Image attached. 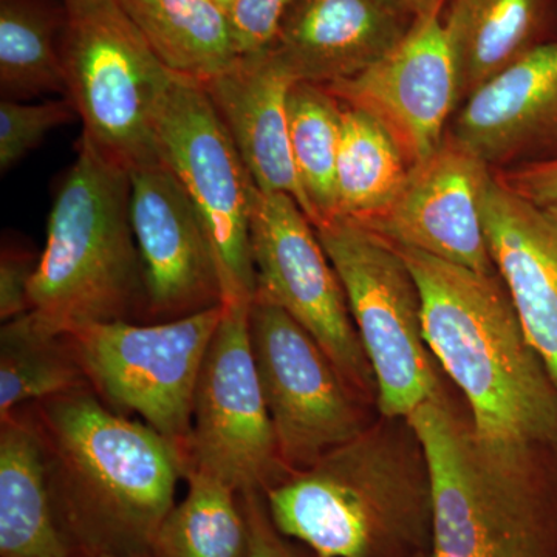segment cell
I'll return each mask as SVG.
<instances>
[{
    "label": "cell",
    "mask_w": 557,
    "mask_h": 557,
    "mask_svg": "<svg viewBox=\"0 0 557 557\" xmlns=\"http://www.w3.org/2000/svg\"><path fill=\"white\" fill-rule=\"evenodd\" d=\"M482 212L498 276L557 386V218L512 193L494 172Z\"/></svg>",
    "instance_id": "obj_18"
},
{
    "label": "cell",
    "mask_w": 557,
    "mask_h": 557,
    "mask_svg": "<svg viewBox=\"0 0 557 557\" xmlns=\"http://www.w3.org/2000/svg\"><path fill=\"white\" fill-rule=\"evenodd\" d=\"M395 421L369 424L270 487L263 496L278 533L314 557H429L431 474L408 421Z\"/></svg>",
    "instance_id": "obj_3"
},
{
    "label": "cell",
    "mask_w": 557,
    "mask_h": 557,
    "mask_svg": "<svg viewBox=\"0 0 557 557\" xmlns=\"http://www.w3.org/2000/svg\"><path fill=\"white\" fill-rule=\"evenodd\" d=\"M448 134L491 171L557 159V40L472 91Z\"/></svg>",
    "instance_id": "obj_16"
},
{
    "label": "cell",
    "mask_w": 557,
    "mask_h": 557,
    "mask_svg": "<svg viewBox=\"0 0 557 557\" xmlns=\"http://www.w3.org/2000/svg\"><path fill=\"white\" fill-rule=\"evenodd\" d=\"M240 497L249 528L248 557H306L274 527L263 493L252 491Z\"/></svg>",
    "instance_id": "obj_32"
},
{
    "label": "cell",
    "mask_w": 557,
    "mask_h": 557,
    "mask_svg": "<svg viewBox=\"0 0 557 557\" xmlns=\"http://www.w3.org/2000/svg\"><path fill=\"white\" fill-rule=\"evenodd\" d=\"M76 116L69 98L27 104L17 100L0 102V170L10 171L49 132Z\"/></svg>",
    "instance_id": "obj_28"
},
{
    "label": "cell",
    "mask_w": 557,
    "mask_h": 557,
    "mask_svg": "<svg viewBox=\"0 0 557 557\" xmlns=\"http://www.w3.org/2000/svg\"><path fill=\"white\" fill-rule=\"evenodd\" d=\"M39 258L22 248H3L0 259V319L3 322L30 311V289Z\"/></svg>",
    "instance_id": "obj_30"
},
{
    "label": "cell",
    "mask_w": 557,
    "mask_h": 557,
    "mask_svg": "<svg viewBox=\"0 0 557 557\" xmlns=\"http://www.w3.org/2000/svg\"><path fill=\"white\" fill-rule=\"evenodd\" d=\"M491 175L485 161L448 134L431 157L410 168L391 205L361 225L397 247L496 274L482 212Z\"/></svg>",
    "instance_id": "obj_15"
},
{
    "label": "cell",
    "mask_w": 557,
    "mask_h": 557,
    "mask_svg": "<svg viewBox=\"0 0 557 557\" xmlns=\"http://www.w3.org/2000/svg\"><path fill=\"white\" fill-rule=\"evenodd\" d=\"M343 110V102L327 87L295 83L289 90V145L313 225L336 215Z\"/></svg>",
    "instance_id": "obj_27"
},
{
    "label": "cell",
    "mask_w": 557,
    "mask_h": 557,
    "mask_svg": "<svg viewBox=\"0 0 557 557\" xmlns=\"http://www.w3.org/2000/svg\"><path fill=\"white\" fill-rule=\"evenodd\" d=\"M314 230L346 293L380 413L408 420L442 394L416 277L394 244L355 220L333 215Z\"/></svg>",
    "instance_id": "obj_5"
},
{
    "label": "cell",
    "mask_w": 557,
    "mask_h": 557,
    "mask_svg": "<svg viewBox=\"0 0 557 557\" xmlns=\"http://www.w3.org/2000/svg\"><path fill=\"white\" fill-rule=\"evenodd\" d=\"M215 2L220 3L223 9L230 11V7L233 5L234 0H215Z\"/></svg>",
    "instance_id": "obj_35"
},
{
    "label": "cell",
    "mask_w": 557,
    "mask_h": 557,
    "mask_svg": "<svg viewBox=\"0 0 557 557\" xmlns=\"http://www.w3.org/2000/svg\"><path fill=\"white\" fill-rule=\"evenodd\" d=\"M161 160L174 172L208 231L225 304L252 302L255 182L199 81L175 76L156 120Z\"/></svg>",
    "instance_id": "obj_9"
},
{
    "label": "cell",
    "mask_w": 557,
    "mask_h": 557,
    "mask_svg": "<svg viewBox=\"0 0 557 557\" xmlns=\"http://www.w3.org/2000/svg\"><path fill=\"white\" fill-rule=\"evenodd\" d=\"M129 214L146 288V322H166L225 304L208 231L163 160L129 170Z\"/></svg>",
    "instance_id": "obj_13"
},
{
    "label": "cell",
    "mask_w": 557,
    "mask_h": 557,
    "mask_svg": "<svg viewBox=\"0 0 557 557\" xmlns=\"http://www.w3.org/2000/svg\"><path fill=\"white\" fill-rule=\"evenodd\" d=\"M401 2L405 3L417 17H421L445 9L448 0H401Z\"/></svg>",
    "instance_id": "obj_33"
},
{
    "label": "cell",
    "mask_w": 557,
    "mask_h": 557,
    "mask_svg": "<svg viewBox=\"0 0 557 557\" xmlns=\"http://www.w3.org/2000/svg\"><path fill=\"white\" fill-rule=\"evenodd\" d=\"M416 21L401 0H293L270 51L296 83L327 87L386 58Z\"/></svg>",
    "instance_id": "obj_17"
},
{
    "label": "cell",
    "mask_w": 557,
    "mask_h": 557,
    "mask_svg": "<svg viewBox=\"0 0 557 557\" xmlns=\"http://www.w3.org/2000/svg\"><path fill=\"white\" fill-rule=\"evenodd\" d=\"M129 170L81 135L47 225L25 317L46 332L146 322V288L129 214Z\"/></svg>",
    "instance_id": "obj_4"
},
{
    "label": "cell",
    "mask_w": 557,
    "mask_h": 557,
    "mask_svg": "<svg viewBox=\"0 0 557 557\" xmlns=\"http://www.w3.org/2000/svg\"><path fill=\"white\" fill-rule=\"evenodd\" d=\"M51 494L30 406L0 418V557H75Z\"/></svg>",
    "instance_id": "obj_20"
},
{
    "label": "cell",
    "mask_w": 557,
    "mask_h": 557,
    "mask_svg": "<svg viewBox=\"0 0 557 557\" xmlns=\"http://www.w3.org/2000/svg\"><path fill=\"white\" fill-rule=\"evenodd\" d=\"M225 304L166 322L115 321L67 333L91 391L138 416L186 456L194 395Z\"/></svg>",
    "instance_id": "obj_8"
},
{
    "label": "cell",
    "mask_w": 557,
    "mask_h": 557,
    "mask_svg": "<svg viewBox=\"0 0 557 557\" xmlns=\"http://www.w3.org/2000/svg\"><path fill=\"white\" fill-rule=\"evenodd\" d=\"M160 61L185 78H214L239 60L228 10L215 0H119Z\"/></svg>",
    "instance_id": "obj_22"
},
{
    "label": "cell",
    "mask_w": 557,
    "mask_h": 557,
    "mask_svg": "<svg viewBox=\"0 0 557 557\" xmlns=\"http://www.w3.org/2000/svg\"><path fill=\"white\" fill-rule=\"evenodd\" d=\"M67 97L83 134L121 164L160 159L156 120L174 81L119 0H62Z\"/></svg>",
    "instance_id": "obj_6"
},
{
    "label": "cell",
    "mask_w": 557,
    "mask_h": 557,
    "mask_svg": "<svg viewBox=\"0 0 557 557\" xmlns=\"http://www.w3.org/2000/svg\"><path fill=\"white\" fill-rule=\"evenodd\" d=\"M75 557H153L152 553H143V555H87V553H78Z\"/></svg>",
    "instance_id": "obj_34"
},
{
    "label": "cell",
    "mask_w": 557,
    "mask_h": 557,
    "mask_svg": "<svg viewBox=\"0 0 557 557\" xmlns=\"http://www.w3.org/2000/svg\"><path fill=\"white\" fill-rule=\"evenodd\" d=\"M251 302L225 304L194 395L185 475L265 494L292 475L278 450L249 341ZM183 475V479H185Z\"/></svg>",
    "instance_id": "obj_10"
},
{
    "label": "cell",
    "mask_w": 557,
    "mask_h": 557,
    "mask_svg": "<svg viewBox=\"0 0 557 557\" xmlns=\"http://www.w3.org/2000/svg\"><path fill=\"white\" fill-rule=\"evenodd\" d=\"M397 248L420 288L424 338L467 398L475 431L520 448L557 446V386L498 273Z\"/></svg>",
    "instance_id": "obj_2"
},
{
    "label": "cell",
    "mask_w": 557,
    "mask_h": 557,
    "mask_svg": "<svg viewBox=\"0 0 557 557\" xmlns=\"http://www.w3.org/2000/svg\"><path fill=\"white\" fill-rule=\"evenodd\" d=\"M90 387L67 333L46 332L28 318L0 329V418L22 406Z\"/></svg>",
    "instance_id": "obj_26"
},
{
    "label": "cell",
    "mask_w": 557,
    "mask_h": 557,
    "mask_svg": "<svg viewBox=\"0 0 557 557\" xmlns=\"http://www.w3.org/2000/svg\"><path fill=\"white\" fill-rule=\"evenodd\" d=\"M343 106L336 163V215L364 223L398 196L412 164L375 116L366 110Z\"/></svg>",
    "instance_id": "obj_23"
},
{
    "label": "cell",
    "mask_w": 557,
    "mask_h": 557,
    "mask_svg": "<svg viewBox=\"0 0 557 557\" xmlns=\"http://www.w3.org/2000/svg\"><path fill=\"white\" fill-rule=\"evenodd\" d=\"M443 10L417 17L401 44L372 67L327 86L343 104L383 123L412 166L442 146L461 104Z\"/></svg>",
    "instance_id": "obj_14"
},
{
    "label": "cell",
    "mask_w": 557,
    "mask_h": 557,
    "mask_svg": "<svg viewBox=\"0 0 557 557\" xmlns=\"http://www.w3.org/2000/svg\"><path fill=\"white\" fill-rule=\"evenodd\" d=\"M28 406L58 519L76 555L150 553L185 475L177 446L108 408L91 387Z\"/></svg>",
    "instance_id": "obj_1"
},
{
    "label": "cell",
    "mask_w": 557,
    "mask_h": 557,
    "mask_svg": "<svg viewBox=\"0 0 557 557\" xmlns=\"http://www.w3.org/2000/svg\"><path fill=\"white\" fill-rule=\"evenodd\" d=\"M296 81L270 50L240 57L214 78L200 83L230 132L260 193H282L310 205L292 156L288 95Z\"/></svg>",
    "instance_id": "obj_19"
},
{
    "label": "cell",
    "mask_w": 557,
    "mask_h": 557,
    "mask_svg": "<svg viewBox=\"0 0 557 557\" xmlns=\"http://www.w3.org/2000/svg\"><path fill=\"white\" fill-rule=\"evenodd\" d=\"M493 172L512 193L557 218V159Z\"/></svg>",
    "instance_id": "obj_31"
},
{
    "label": "cell",
    "mask_w": 557,
    "mask_h": 557,
    "mask_svg": "<svg viewBox=\"0 0 557 557\" xmlns=\"http://www.w3.org/2000/svg\"><path fill=\"white\" fill-rule=\"evenodd\" d=\"M311 556H313V555H311ZM313 557H314V556H313Z\"/></svg>",
    "instance_id": "obj_36"
},
{
    "label": "cell",
    "mask_w": 557,
    "mask_h": 557,
    "mask_svg": "<svg viewBox=\"0 0 557 557\" xmlns=\"http://www.w3.org/2000/svg\"><path fill=\"white\" fill-rule=\"evenodd\" d=\"M293 0H234L230 7L239 57H252L270 50L276 39L278 24Z\"/></svg>",
    "instance_id": "obj_29"
},
{
    "label": "cell",
    "mask_w": 557,
    "mask_h": 557,
    "mask_svg": "<svg viewBox=\"0 0 557 557\" xmlns=\"http://www.w3.org/2000/svg\"><path fill=\"white\" fill-rule=\"evenodd\" d=\"M443 25L463 102L530 51L557 40V0H448Z\"/></svg>",
    "instance_id": "obj_21"
},
{
    "label": "cell",
    "mask_w": 557,
    "mask_h": 557,
    "mask_svg": "<svg viewBox=\"0 0 557 557\" xmlns=\"http://www.w3.org/2000/svg\"><path fill=\"white\" fill-rule=\"evenodd\" d=\"M429 557H556L555 528L536 463L460 438L431 461Z\"/></svg>",
    "instance_id": "obj_7"
},
{
    "label": "cell",
    "mask_w": 557,
    "mask_h": 557,
    "mask_svg": "<svg viewBox=\"0 0 557 557\" xmlns=\"http://www.w3.org/2000/svg\"><path fill=\"white\" fill-rule=\"evenodd\" d=\"M249 341L278 450L292 474L313 467L369 426L364 399L287 311L252 299Z\"/></svg>",
    "instance_id": "obj_11"
},
{
    "label": "cell",
    "mask_w": 557,
    "mask_h": 557,
    "mask_svg": "<svg viewBox=\"0 0 557 557\" xmlns=\"http://www.w3.org/2000/svg\"><path fill=\"white\" fill-rule=\"evenodd\" d=\"M255 298L287 311L327 351L362 399L376 398L375 379L348 309L346 293L317 230L287 194L252 197Z\"/></svg>",
    "instance_id": "obj_12"
},
{
    "label": "cell",
    "mask_w": 557,
    "mask_h": 557,
    "mask_svg": "<svg viewBox=\"0 0 557 557\" xmlns=\"http://www.w3.org/2000/svg\"><path fill=\"white\" fill-rule=\"evenodd\" d=\"M62 0H0V86L7 100L67 97Z\"/></svg>",
    "instance_id": "obj_24"
},
{
    "label": "cell",
    "mask_w": 557,
    "mask_h": 557,
    "mask_svg": "<svg viewBox=\"0 0 557 557\" xmlns=\"http://www.w3.org/2000/svg\"><path fill=\"white\" fill-rule=\"evenodd\" d=\"M188 493L164 518L152 541L153 557H248L249 528L240 494L190 471Z\"/></svg>",
    "instance_id": "obj_25"
}]
</instances>
